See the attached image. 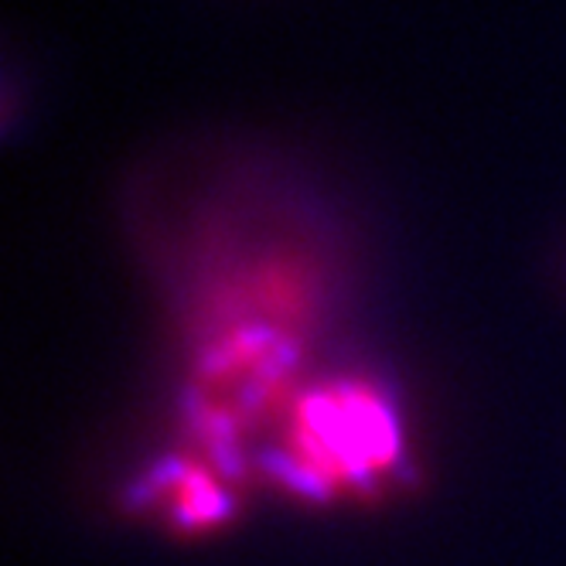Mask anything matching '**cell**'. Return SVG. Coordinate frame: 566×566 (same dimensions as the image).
<instances>
[{"label": "cell", "instance_id": "cell-1", "mask_svg": "<svg viewBox=\"0 0 566 566\" xmlns=\"http://www.w3.org/2000/svg\"><path fill=\"white\" fill-rule=\"evenodd\" d=\"M396 454L399 430L386 399L361 382H332L297 399L270 468L304 495H332L345 484L379 481Z\"/></svg>", "mask_w": 566, "mask_h": 566}, {"label": "cell", "instance_id": "cell-2", "mask_svg": "<svg viewBox=\"0 0 566 566\" xmlns=\"http://www.w3.org/2000/svg\"><path fill=\"white\" fill-rule=\"evenodd\" d=\"M144 495L165 505L168 515L185 530H206L226 515V495L219 492V484L206 471L178 461L160 464L144 481Z\"/></svg>", "mask_w": 566, "mask_h": 566}]
</instances>
